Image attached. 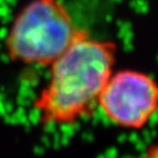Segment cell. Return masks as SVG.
Returning a JSON list of instances; mask_svg holds the SVG:
<instances>
[{"label":"cell","instance_id":"cell-1","mask_svg":"<svg viewBox=\"0 0 158 158\" xmlns=\"http://www.w3.org/2000/svg\"><path fill=\"white\" fill-rule=\"evenodd\" d=\"M114 43L90 37L82 30L62 56L51 65V75L33 102L43 125L73 124L91 113L112 75Z\"/></svg>","mask_w":158,"mask_h":158},{"label":"cell","instance_id":"cell-2","mask_svg":"<svg viewBox=\"0 0 158 158\" xmlns=\"http://www.w3.org/2000/svg\"><path fill=\"white\" fill-rule=\"evenodd\" d=\"M81 31L62 1L30 0L10 25L5 46L13 62L51 66Z\"/></svg>","mask_w":158,"mask_h":158},{"label":"cell","instance_id":"cell-3","mask_svg":"<svg viewBox=\"0 0 158 158\" xmlns=\"http://www.w3.org/2000/svg\"><path fill=\"white\" fill-rule=\"evenodd\" d=\"M113 123L141 128L158 109V84L146 74L121 70L111 75L98 99Z\"/></svg>","mask_w":158,"mask_h":158},{"label":"cell","instance_id":"cell-4","mask_svg":"<svg viewBox=\"0 0 158 158\" xmlns=\"http://www.w3.org/2000/svg\"><path fill=\"white\" fill-rule=\"evenodd\" d=\"M144 158H158V144L148 148L147 153L144 156Z\"/></svg>","mask_w":158,"mask_h":158}]
</instances>
